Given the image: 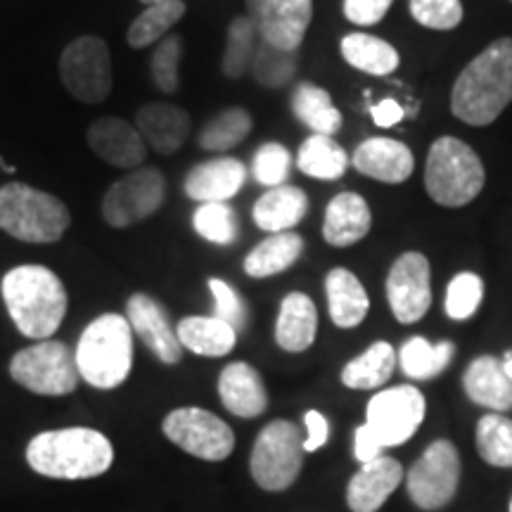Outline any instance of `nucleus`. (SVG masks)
<instances>
[{
	"mask_svg": "<svg viewBox=\"0 0 512 512\" xmlns=\"http://www.w3.org/2000/svg\"><path fill=\"white\" fill-rule=\"evenodd\" d=\"M512 102V38L486 46L451 88V112L467 126H489Z\"/></svg>",
	"mask_w": 512,
	"mask_h": 512,
	"instance_id": "1",
	"label": "nucleus"
},
{
	"mask_svg": "<svg viewBox=\"0 0 512 512\" xmlns=\"http://www.w3.org/2000/svg\"><path fill=\"white\" fill-rule=\"evenodd\" d=\"M0 292L15 328L29 339H50L67 316V287L48 266L22 264L10 268L3 275Z\"/></svg>",
	"mask_w": 512,
	"mask_h": 512,
	"instance_id": "2",
	"label": "nucleus"
},
{
	"mask_svg": "<svg viewBox=\"0 0 512 512\" xmlns=\"http://www.w3.org/2000/svg\"><path fill=\"white\" fill-rule=\"evenodd\" d=\"M27 463L43 477L93 479L112 467L114 446L91 427H64L36 434L27 446Z\"/></svg>",
	"mask_w": 512,
	"mask_h": 512,
	"instance_id": "3",
	"label": "nucleus"
},
{
	"mask_svg": "<svg viewBox=\"0 0 512 512\" xmlns=\"http://www.w3.org/2000/svg\"><path fill=\"white\" fill-rule=\"evenodd\" d=\"M83 382L110 392L121 387L133 370V330L121 313H102L81 332L74 351Z\"/></svg>",
	"mask_w": 512,
	"mask_h": 512,
	"instance_id": "4",
	"label": "nucleus"
},
{
	"mask_svg": "<svg viewBox=\"0 0 512 512\" xmlns=\"http://www.w3.org/2000/svg\"><path fill=\"white\" fill-rule=\"evenodd\" d=\"M72 226V211L60 197L29 183L0 188V230L27 245H53Z\"/></svg>",
	"mask_w": 512,
	"mask_h": 512,
	"instance_id": "5",
	"label": "nucleus"
},
{
	"mask_svg": "<svg viewBox=\"0 0 512 512\" xmlns=\"http://www.w3.org/2000/svg\"><path fill=\"white\" fill-rule=\"evenodd\" d=\"M482 159L463 140L444 136L434 140L425 162V188L439 207L458 209L475 202L484 190Z\"/></svg>",
	"mask_w": 512,
	"mask_h": 512,
	"instance_id": "6",
	"label": "nucleus"
},
{
	"mask_svg": "<svg viewBox=\"0 0 512 512\" xmlns=\"http://www.w3.org/2000/svg\"><path fill=\"white\" fill-rule=\"evenodd\" d=\"M10 377L38 396H67L81 380L74 351L57 339H43L17 351L10 361Z\"/></svg>",
	"mask_w": 512,
	"mask_h": 512,
	"instance_id": "7",
	"label": "nucleus"
},
{
	"mask_svg": "<svg viewBox=\"0 0 512 512\" xmlns=\"http://www.w3.org/2000/svg\"><path fill=\"white\" fill-rule=\"evenodd\" d=\"M304 465L302 430L290 420H273L254 441L252 470L254 482L264 491H285L297 482Z\"/></svg>",
	"mask_w": 512,
	"mask_h": 512,
	"instance_id": "8",
	"label": "nucleus"
},
{
	"mask_svg": "<svg viewBox=\"0 0 512 512\" xmlns=\"http://www.w3.org/2000/svg\"><path fill=\"white\" fill-rule=\"evenodd\" d=\"M60 81L83 105L105 102L114 86L110 46L100 36L74 38L60 55Z\"/></svg>",
	"mask_w": 512,
	"mask_h": 512,
	"instance_id": "9",
	"label": "nucleus"
},
{
	"mask_svg": "<svg viewBox=\"0 0 512 512\" xmlns=\"http://www.w3.org/2000/svg\"><path fill=\"white\" fill-rule=\"evenodd\" d=\"M166 202V178L159 169L140 166L107 188L102 197V219L112 228H131L155 216Z\"/></svg>",
	"mask_w": 512,
	"mask_h": 512,
	"instance_id": "10",
	"label": "nucleus"
},
{
	"mask_svg": "<svg viewBox=\"0 0 512 512\" xmlns=\"http://www.w3.org/2000/svg\"><path fill=\"white\" fill-rule=\"evenodd\" d=\"M164 437L190 456L219 463L235 448V434L228 422L204 408H176L162 422Z\"/></svg>",
	"mask_w": 512,
	"mask_h": 512,
	"instance_id": "11",
	"label": "nucleus"
},
{
	"mask_svg": "<svg viewBox=\"0 0 512 512\" xmlns=\"http://www.w3.org/2000/svg\"><path fill=\"white\" fill-rule=\"evenodd\" d=\"M458 482V448L448 439H439L425 448L408 472V496L422 510H439L453 501Z\"/></svg>",
	"mask_w": 512,
	"mask_h": 512,
	"instance_id": "12",
	"label": "nucleus"
},
{
	"mask_svg": "<svg viewBox=\"0 0 512 512\" xmlns=\"http://www.w3.org/2000/svg\"><path fill=\"white\" fill-rule=\"evenodd\" d=\"M366 415V425L384 448L406 444L425 420V396L411 384H399L375 394Z\"/></svg>",
	"mask_w": 512,
	"mask_h": 512,
	"instance_id": "13",
	"label": "nucleus"
},
{
	"mask_svg": "<svg viewBox=\"0 0 512 512\" xmlns=\"http://www.w3.org/2000/svg\"><path fill=\"white\" fill-rule=\"evenodd\" d=\"M247 17L268 46L297 53L313 19V0H245Z\"/></svg>",
	"mask_w": 512,
	"mask_h": 512,
	"instance_id": "14",
	"label": "nucleus"
},
{
	"mask_svg": "<svg viewBox=\"0 0 512 512\" xmlns=\"http://www.w3.org/2000/svg\"><path fill=\"white\" fill-rule=\"evenodd\" d=\"M387 302L403 325L425 318L432 306V268L425 254L406 252L394 261L387 275Z\"/></svg>",
	"mask_w": 512,
	"mask_h": 512,
	"instance_id": "15",
	"label": "nucleus"
},
{
	"mask_svg": "<svg viewBox=\"0 0 512 512\" xmlns=\"http://www.w3.org/2000/svg\"><path fill=\"white\" fill-rule=\"evenodd\" d=\"M126 320L131 323L133 335L155 354L166 366H176L183 358V347L176 330L171 328L169 313L152 294L136 292L126 302Z\"/></svg>",
	"mask_w": 512,
	"mask_h": 512,
	"instance_id": "16",
	"label": "nucleus"
},
{
	"mask_svg": "<svg viewBox=\"0 0 512 512\" xmlns=\"http://www.w3.org/2000/svg\"><path fill=\"white\" fill-rule=\"evenodd\" d=\"M86 143L102 162L117 169H140L147 157V145L136 124L121 117H100L86 128Z\"/></svg>",
	"mask_w": 512,
	"mask_h": 512,
	"instance_id": "17",
	"label": "nucleus"
},
{
	"mask_svg": "<svg viewBox=\"0 0 512 512\" xmlns=\"http://www.w3.org/2000/svg\"><path fill=\"white\" fill-rule=\"evenodd\" d=\"M133 124L152 152H157L159 157H171L188 140L192 119L174 102H147L138 110Z\"/></svg>",
	"mask_w": 512,
	"mask_h": 512,
	"instance_id": "18",
	"label": "nucleus"
},
{
	"mask_svg": "<svg viewBox=\"0 0 512 512\" xmlns=\"http://www.w3.org/2000/svg\"><path fill=\"white\" fill-rule=\"evenodd\" d=\"M247 181V166L235 157H214L192 166L183 190L195 202H228Z\"/></svg>",
	"mask_w": 512,
	"mask_h": 512,
	"instance_id": "19",
	"label": "nucleus"
},
{
	"mask_svg": "<svg viewBox=\"0 0 512 512\" xmlns=\"http://www.w3.org/2000/svg\"><path fill=\"white\" fill-rule=\"evenodd\" d=\"M351 166L358 174L375 178L380 183H403L413 174V152L394 138H368L356 147Z\"/></svg>",
	"mask_w": 512,
	"mask_h": 512,
	"instance_id": "20",
	"label": "nucleus"
},
{
	"mask_svg": "<svg viewBox=\"0 0 512 512\" xmlns=\"http://www.w3.org/2000/svg\"><path fill=\"white\" fill-rule=\"evenodd\" d=\"M403 479L399 460L380 456L361 465L347 486V503L354 512H377Z\"/></svg>",
	"mask_w": 512,
	"mask_h": 512,
	"instance_id": "21",
	"label": "nucleus"
},
{
	"mask_svg": "<svg viewBox=\"0 0 512 512\" xmlns=\"http://www.w3.org/2000/svg\"><path fill=\"white\" fill-rule=\"evenodd\" d=\"M219 396L228 413L238 418H259L268 408L266 384L259 370L245 361L228 363L219 377Z\"/></svg>",
	"mask_w": 512,
	"mask_h": 512,
	"instance_id": "22",
	"label": "nucleus"
},
{
	"mask_svg": "<svg viewBox=\"0 0 512 512\" xmlns=\"http://www.w3.org/2000/svg\"><path fill=\"white\" fill-rule=\"evenodd\" d=\"M373 228V214L368 202L356 192H339L325 209L323 240L330 247L344 249L361 242Z\"/></svg>",
	"mask_w": 512,
	"mask_h": 512,
	"instance_id": "23",
	"label": "nucleus"
},
{
	"mask_svg": "<svg viewBox=\"0 0 512 512\" xmlns=\"http://www.w3.org/2000/svg\"><path fill=\"white\" fill-rule=\"evenodd\" d=\"M318 309L313 299L304 292H290L280 302L278 320H275V342L287 354H302L316 342Z\"/></svg>",
	"mask_w": 512,
	"mask_h": 512,
	"instance_id": "24",
	"label": "nucleus"
},
{
	"mask_svg": "<svg viewBox=\"0 0 512 512\" xmlns=\"http://www.w3.org/2000/svg\"><path fill=\"white\" fill-rule=\"evenodd\" d=\"M467 399L494 413L512 411V380L505 375L501 358L479 356L470 363L463 375Z\"/></svg>",
	"mask_w": 512,
	"mask_h": 512,
	"instance_id": "25",
	"label": "nucleus"
},
{
	"mask_svg": "<svg viewBox=\"0 0 512 512\" xmlns=\"http://www.w3.org/2000/svg\"><path fill=\"white\" fill-rule=\"evenodd\" d=\"M306 211H309V197L297 185H278V188H268L259 200L254 202L252 219L256 228L264 233H287L297 223L304 221Z\"/></svg>",
	"mask_w": 512,
	"mask_h": 512,
	"instance_id": "26",
	"label": "nucleus"
},
{
	"mask_svg": "<svg viewBox=\"0 0 512 512\" xmlns=\"http://www.w3.org/2000/svg\"><path fill=\"white\" fill-rule=\"evenodd\" d=\"M325 294H328V311L337 328H358L368 316L370 299L366 287L347 268H332L325 275Z\"/></svg>",
	"mask_w": 512,
	"mask_h": 512,
	"instance_id": "27",
	"label": "nucleus"
},
{
	"mask_svg": "<svg viewBox=\"0 0 512 512\" xmlns=\"http://www.w3.org/2000/svg\"><path fill=\"white\" fill-rule=\"evenodd\" d=\"M176 337L195 356L221 358L235 349L238 330L216 316H188L176 325Z\"/></svg>",
	"mask_w": 512,
	"mask_h": 512,
	"instance_id": "28",
	"label": "nucleus"
},
{
	"mask_svg": "<svg viewBox=\"0 0 512 512\" xmlns=\"http://www.w3.org/2000/svg\"><path fill=\"white\" fill-rule=\"evenodd\" d=\"M304 252V238L294 230L287 233H273L266 240H261L252 252L247 254L245 273L254 280L273 278V275L287 271V268L297 264V259Z\"/></svg>",
	"mask_w": 512,
	"mask_h": 512,
	"instance_id": "29",
	"label": "nucleus"
},
{
	"mask_svg": "<svg viewBox=\"0 0 512 512\" xmlns=\"http://www.w3.org/2000/svg\"><path fill=\"white\" fill-rule=\"evenodd\" d=\"M342 57L347 64L358 69V72L370 74V76H389L394 69H399L401 55L392 43L382 41V38L370 36V34H349L339 43Z\"/></svg>",
	"mask_w": 512,
	"mask_h": 512,
	"instance_id": "30",
	"label": "nucleus"
},
{
	"mask_svg": "<svg viewBox=\"0 0 512 512\" xmlns=\"http://www.w3.org/2000/svg\"><path fill=\"white\" fill-rule=\"evenodd\" d=\"M292 112L318 136H335L342 128V112L335 107L330 93L311 81L297 83L292 93Z\"/></svg>",
	"mask_w": 512,
	"mask_h": 512,
	"instance_id": "31",
	"label": "nucleus"
},
{
	"mask_svg": "<svg viewBox=\"0 0 512 512\" xmlns=\"http://www.w3.org/2000/svg\"><path fill=\"white\" fill-rule=\"evenodd\" d=\"M297 166L302 174L318 178V181H337L347 174L349 155L332 136L311 133L299 147Z\"/></svg>",
	"mask_w": 512,
	"mask_h": 512,
	"instance_id": "32",
	"label": "nucleus"
},
{
	"mask_svg": "<svg viewBox=\"0 0 512 512\" xmlns=\"http://www.w3.org/2000/svg\"><path fill=\"white\" fill-rule=\"evenodd\" d=\"M396 368V351L389 342H375L342 368V384L349 389H380Z\"/></svg>",
	"mask_w": 512,
	"mask_h": 512,
	"instance_id": "33",
	"label": "nucleus"
},
{
	"mask_svg": "<svg viewBox=\"0 0 512 512\" xmlns=\"http://www.w3.org/2000/svg\"><path fill=\"white\" fill-rule=\"evenodd\" d=\"M456 354V344H430L425 337H411L399 351V366L411 380H432L444 373Z\"/></svg>",
	"mask_w": 512,
	"mask_h": 512,
	"instance_id": "34",
	"label": "nucleus"
},
{
	"mask_svg": "<svg viewBox=\"0 0 512 512\" xmlns=\"http://www.w3.org/2000/svg\"><path fill=\"white\" fill-rule=\"evenodd\" d=\"M185 10H188V5L183 0H166V3L150 5L131 22L126 31V43L136 50L155 46L164 36H169L174 24L181 22Z\"/></svg>",
	"mask_w": 512,
	"mask_h": 512,
	"instance_id": "35",
	"label": "nucleus"
},
{
	"mask_svg": "<svg viewBox=\"0 0 512 512\" xmlns=\"http://www.w3.org/2000/svg\"><path fill=\"white\" fill-rule=\"evenodd\" d=\"M252 126V114L245 107H228V110L219 112L202 126L197 145L209 152H228L252 133Z\"/></svg>",
	"mask_w": 512,
	"mask_h": 512,
	"instance_id": "36",
	"label": "nucleus"
},
{
	"mask_svg": "<svg viewBox=\"0 0 512 512\" xmlns=\"http://www.w3.org/2000/svg\"><path fill=\"white\" fill-rule=\"evenodd\" d=\"M259 34L249 17H235L226 31V50L221 57V72L228 79H242L252 67L254 53L259 48Z\"/></svg>",
	"mask_w": 512,
	"mask_h": 512,
	"instance_id": "37",
	"label": "nucleus"
},
{
	"mask_svg": "<svg viewBox=\"0 0 512 512\" xmlns=\"http://www.w3.org/2000/svg\"><path fill=\"white\" fill-rule=\"evenodd\" d=\"M475 439L484 463L494 467H512V420L508 415H484L477 422Z\"/></svg>",
	"mask_w": 512,
	"mask_h": 512,
	"instance_id": "38",
	"label": "nucleus"
},
{
	"mask_svg": "<svg viewBox=\"0 0 512 512\" xmlns=\"http://www.w3.org/2000/svg\"><path fill=\"white\" fill-rule=\"evenodd\" d=\"M192 228L202 240L211 245L228 247L238 240V216L228 202H207L200 204L192 214Z\"/></svg>",
	"mask_w": 512,
	"mask_h": 512,
	"instance_id": "39",
	"label": "nucleus"
},
{
	"mask_svg": "<svg viewBox=\"0 0 512 512\" xmlns=\"http://www.w3.org/2000/svg\"><path fill=\"white\" fill-rule=\"evenodd\" d=\"M297 67V53H287V50H278L264 41H259L249 74L254 76V81L259 86L275 91V88H285L294 79Z\"/></svg>",
	"mask_w": 512,
	"mask_h": 512,
	"instance_id": "40",
	"label": "nucleus"
},
{
	"mask_svg": "<svg viewBox=\"0 0 512 512\" xmlns=\"http://www.w3.org/2000/svg\"><path fill=\"white\" fill-rule=\"evenodd\" d=\"M181 57H183V38L178 34L164 36L157 43L155 53L150 60L152 81L159 91L174 95L181 88Z\"/></svg>",
	"mask_w": 512,
	"mask_h": 512,
	"instance_id": "41",
	"label": "nucleus"
},
{
	"mask_svg": "<svg viewBox=\"0 0 512 512\" xmlns=\"http://www.w3.org/2000/svg\"><path fill=\"white\" fill-rule=\"evenodd\" d=\"M484 299V283L477 273H458L448 283L446 290V313L451 320L472 318Z\"/></svg>",
	"mask_w": 512,
	"mask_h": 512,
	"instance_id": "42",
	"label": "nucleus"
},
{
	"mask_svg": "<svg viewBox=\"0 0 512 512\" xmlns=\"http://www.w3.org/2000/svg\"><path fill=\"white\" fill-rule=\"evenodd\" d=\"M290 166L292 155L285 145L264 143L252 159V176L264 188H278V185H285L290 176Z\"/></svg>",
	"mask_w": 512,
	"mask_h": 512,
	"instance_id": "43",
	"label": "nucleus"
},
{
	"mask_svg": "<svg viewBox=\"0 0 512 512\" xmlns=\"http://www.w3.org/2000/svg\"><path fill=\"white\" fill-rule=\"evenodd\" d=\"M411 15L425 29L451 31L463 22L460 0H411Z\"/></svg>",
	"mask_w": 512,
	"mask_h": 512,
	"instance_id": "44",
	"label": "nucleus"
},
{
	"mask_svg": "<svg viewBox=\"0 0 512 512\" xmlns=\"http://www.w3.org/2000/svg\"><path fill=\"white\" fill-rule=\"evenodd\" d=\"M209 290L214 294V316L226 320L228 325H233L235 330L245 328L247 320V309L242 304L240 294L233 290V285H228L226 280L211 278Z\"/></svg>",
	"mask_w": 512,
	"mask_h": 512,
	"instance_id": "45",
	"label": "nucleus"
},
{
	"mask_svg": "<svg viewBox=\"0 0 512 512\" xmlns=\"http://www.w3.org/2000/svg\"><path fill=\"white\" fill-rule=\"evenodd\" d=\"M394 0H344V17L356 27H373L387 17Z\"/></svg>",
	"mask_w": 512,
	"mask_h": 512,
	"instance_id": "46",
	"label": "nucleus"
},
{
	"mask_svg": "<svg viewBox=\"0 0 512 512\" xmlns=\"http://www.w3.org/2000/svg\"><path fill=\"white\" fill-rule=\"evenodd\" d=\"M304 425H306V439H304V453L318 451L328 444L330 437V425L328 418L318 411H306L304 415Z\"/></svg>",
	"mask_w": 512,
	"mask_h": 512,
	"instance_id": "47",
	"label": "nucleus"
},
{
	"mask_svg": "<svg viewBox=\"0 0 512 512\" xmlns=\"http://www.w3.org/2000/svg\"><path fill=\"white\" fill-rule=\"evenodd\" d=\"M382 448L384 446L380 444V439L375 437V432L370 430L368 425L358 427L356 434H354V456H356L358 463L366 465V463H370V460L380 458Z\"/></svg>",
	"mask_w": 512,
	"mask_h": 512,
	"instance_id": "48",
	"label": "nucleus"
},
{
	"mask_svg": "<svg viewBox=\"0 0 512 512\" xmlns=\"http://www.w3.org/2000/svg\"><path fill=\"white\" fill-rule=\"evenodd\" d=\"M403 114L406 112H403V107L394 98H384L377 102V105L370 107V117H373L375 124L382 128H392L394 124H399Z\"/></svg>",
	"mask_w": 512,
	"mask_h": 512,
	"instance_id": "49",
	"label": "nucleus"
},
{
	"mask_svg": "<svg viewBox=\"0 0 512 512\" xmlns=\"http://www.w3.org/2000/svg\"><path fill=\"white\" fill-rule=\"evenodd\" d=\"M501 366L505 370V375H508L510 380H512V351H508V354L501 358Z\"/></svg>",
	"mask_w": 512,
	"mask_h": 512,
	"instance_id": "50",
	"label": "nucleus"
},
{
	"mask_svg": "<svg viewBox=\"0 0 512 512\" xmlns=\"http://www.w3.org/2000/svg\"><path fill=\"white\" fill-rule=\"evenodd\" d=\"M140 3L145 5V8H150V5H159V3H166V0H140Z\"/></svg>",
	"mask_w": 512,
	"mask_h": 512,
	"instance_id": "51",
	"label": "nucleus"
},
{
	"mask_svg": "<svg viewBox=\"0 0 512 512\" xmlns=\"http://www.w3.org/2000/svg\"><path fill=\"white\" fill-rule=\"evenodd\" d=\"M510 512H512V498H510Z\"/></svg>",
	"mask_w": 512,
	"mask_h": 512,
	"instance_id": "52",
	"label": "nucleus"
}]
</instances>
